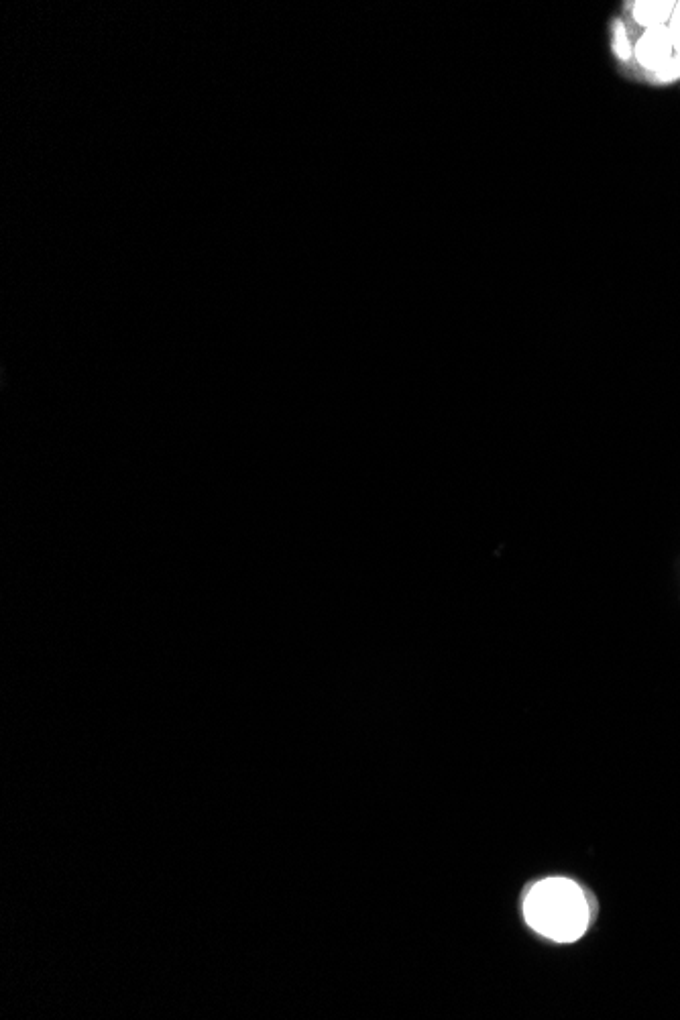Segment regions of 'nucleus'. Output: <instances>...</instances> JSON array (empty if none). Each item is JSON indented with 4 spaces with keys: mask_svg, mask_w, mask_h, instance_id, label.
Returning <instances> with one entry per match:
<instances>
[{
    "mask_svg": "<svg viewBox=\"0 0 680 1020\" xmlns=\"http://www.w3.org/2000/svg\"><path fill=\"white\" fill-rule=\"evenodd\" d=\"M615 70L634 84H680V0L623 3L607 27Z\"/></svg>",
    "mask_w": 680,
    "mask_h": 1020,
    "instance_id": "f257e3e1",
    "label": "nucleus"
},
{
    "mask_svg": "<svg viewBox=\"0 0 680 1020\" xmlns=\"http://www.w3.org/2000/svg\"><path fill=\"white\" fill-rule=\"evenodd\" d=\"M528 925L542 937L558 943L581 939L591 923V906L579 884L566 878H548L534 884L524 900Z\"/></svg>",
    "mask_w": 680,
    "mask_h": 1020,
    "instance_id": "f03ea898",
    "label": "nucleus"
}]
</instances>
